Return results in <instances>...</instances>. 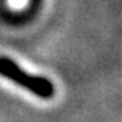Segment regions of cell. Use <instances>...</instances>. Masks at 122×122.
<instances>
[{"label":"cell","instance_id":"6da1fadb","mask_svg":"<svg viewBox=\"0 0 122 122\" xmlns=\"http://www.w3.org/2000/svg\"><path fill=\"white\" fill-rule=\"evenodd\" d=\"M0 73L6 78L12 79V81L18 82L20 86L26 87L32 93L38 95L41 98H51L53 93L52 84L44 78H34V76L26 75L23 70H20L11 60L8 58H0Z\"/></svg>","mask_w":122,"mask_h":122}]
</instances>
